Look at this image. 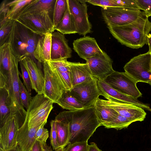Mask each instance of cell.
<instances>
[{"mask_svg": "<svg viewBox=\"0 0 151 151\" xmlns=\"http://www.w3.org/2000/svg\"><path fill=\"white\" fill-rule=\"evenodd\" d=\"M55 120L69 124L70 132L69 144L88 141L96 129L101 126L94 106L75 111H64Z\"/></svg>", "mask_w": 151, "mask_h": 151, "instance_id": "cell-1", "label": "cell"}, {"mask_svg": "<svg viewBox=\"0 0 151 151\" xmlns=\"http://www.w3.org/2000/svg\"><path fill=\"white\" fill-rule=\"evenodd\" d=\"M148 18L145 13L129 24L107 27L113 37L122 45L138 49L147 45V36L151 31V22Z\"/></svg>", "mask_w": 151, "mask_h": 151, "instance_id": "cell-2", "label": "cell"}, {"mask_svg": "<svg viewBox=\"0 0 151 151\" xmlns=\"http://www.w3.org/2000/svg\"><path fill=\"white\" fill-rule=\"evenodd\" d=\"M41 37L14 21L7 43L20 60L29 57L35 61L34 52Z\"/></svg>", "mask_w": 151, "mask_h": 151, "instance_id": "cell-3", "label": "cell"}, {"mask_svg": "<svg viewBox=\"0 0 151 151\" xmlns=\"http://www.w3.org/2000/svg\"><path fill=\"white\" fill-rule=\"evenodd\" d=\"M53 103L43 94L37 93L32 98L25 121L29 128L45 125L53 108Z\"/></svg>", "mask_w": 151, "mask_h": 151, "instance_id": "cell-4", "label": "cell"}, {"mask_svg": "<svg viewBox=\"0 0 151 151\" xmlns=\"http://www.w3.org/2000/svg\"><path fill=\"white\" fill-rule=\"evenodd\" d=\"M48 11L26 13L19 16L14 21L20 23L34 33L40 36L52 33L55 26Z\"/></svg>", "mask_w": 151, "mask_h": 151, "instance_id": "cell-5", "label": "cell"}, {"mask_svg": "<svg viewBox=\"0 0 151 151\" xmlns=\"http://www.w3.org/2000/svg\"><path fill=\"white\" fill-rule=\"evenodd\" d=\"M19 60V58L15 53L10 72L6 80V85L13 101L16 116L20 127L25 121L27 112L22 105L20 96L19 75L20 73L18 67Z\"/></svg>", "mask_w": 151, "mask_h": 151, "instance_id": "cell-6", "label": "cell"}, {"mask_svg": "<svg viewBox=\"0 0 151 151\" xmlns=\"http://www.w3.org/2000/svg\"><path fill=\"white\" fill-rule=\"evenodd\" d=\"M101 12L107 27L121 26L129 24L145 13L139 9L114 7L101 8Z\"/></svg>", "mask_w": 151, "mask_h": 151, "instance_id": "cell-7", "label": "cell"}, {"mask_svg": "<svg viewBox=\"0 0 151 151\" xmlns=\"http://www.w3.org/2000/svg\"><path fill=\"white\" fill-rule=\"evenodd\" d=\"M151 53L148 52L132 58L124 65L125 71L137 82L151 80Z\"/></svg>", "mask_w": 151, "mask_h": 151, "instance_id": "cell-8", "label": "cell"}, {"mask_svg": "<svg viewBox=\"0 0 151 151\" xmlns=\"http://www.w3.org/2000/svg\"><path fill=\"white\" fill-rule=\"evenodd\" d=\"M119 92L135 99L142 96L137 88V82L126 72L114 71L103 80Z\"/></svg>", "mask_w": 151, "mask_h": 151, "instance_id": "cell-9", "label": "cell"}, {"mask_svg": "<svg viewBox=\"0 0 151 151\" xmlns=\"http://www.w3.org/2000/svg\"><path fill=\"white\" fill-rule=\"evenodd\" d=\"M70 90L72 95L84 108L94 106L101 95L98 86L97 79L94 77L91 80L73 86Z\"/></svg>", "mask_w": 151, "mask_h": 151, "instance_id": "cell-10", "label": "cell"}, {"mask_svg": "<svg viewBox=\"0 0 151 151\" xmlns=\"http://www.w3.org/2000/svg\"><path fill=\"white\" fill-rule=\"evenodd\" d=\"M68 1L77 33L80 35H85L91 33L92 25L88 19L86 0Z\"/></svg>", "mask_w": 151, "mask_h": 151, "instance_id": "cell-11", "label": "cell"}, {"mask_svg": "<svg viewBox=\"0 0 151 151\" xmlns=\"http://www.w3.org/2000/svg\"><path fill=\"white\" fill-rule=\"evenodd\" d=\"M86 61L92 76L98 79L104 80L115 71L112 68V60L104 51Z\"/></svg>", "mask_w": 151, "mask_h": 151, "instance_id": "cell-12", "label": "cell"}, {"mask_svg": "<svg viewBox=\"0 0 151 151\" xmlns=\"http://www.w3.org/2000/svg\"><path fill=\"white\" fill-rule=\"evenodd\" d=\"M19 124L15 115L9 116L0 127V150L7 151L17 145Z\"/></svg>", "mask_w": 151, "mask_h": 151, "instance_id": "cell-13", "label": "cell"}, {"mask_svg": "<svg viewBox=\"0 0 151 151\" xmlns=\"http://www.w3.org/2000/svg\"><path fill=\"white\" fill-rule=\"evenodd\" d=\"M43 64L45 79L43 94L53 103H56L65 89L47 62H44Z\"/></svg>", "mask_w": 151, "mask_h": 151, "instance_id": "cell-14", "label": "cell"}, {"mask_svg": "<svg viewBox=\"0 0 151 151\" xmlns=\"http://www.w3.org/2000/svg\"><path fill=\"white\" fill-rule=\"evenodd\" d=\"M97 83L101 95L108 100L132 104L151 112V108L148 104L119 92L103 80L97 79Z\"/></svg>", "mask_w": 151, "mask_h": 151, "instance_id": "cell-15", "label": "cell"}, {"mask_svg": "<svg viewBox=\"0 0 151 151\" xmlns=\"http://www.w3.org/2000/svg\"><path fill=\"white\" fill-rule=\"evenodd\" d=\"M105 103L115 110L119 114L132 122H142L147 113L144 109L135 105L127 103L102 99Z\"/></svg>", "mask_w": 151, "mask_h": 151, "instance_id": "cell-16", "label": "cell"}, {"mask_svg": "<svg viewBox=\"0 0 151 151\" xmlns=\"http://www.w3.org/2000/svg\"><path fill=\"white\" fill-rule=\"evenodd\" d=\"M52 35L50 60L70 58L72 51L64 35L58 31H54Z\"/></svg>", "mask_w": 151, "mask_h": 151, "instance_id": "cell-17", "label": "cell"}, {"mask_svg": "<svg viewBox=\"0 0 151 151\" xmlns=\"http://www.w3.org/2000/svg\"><path fill=\"white\" fill-rule=\"evenodd\" d=\"M27 70L31 80L32 89L37 93L43 94L45 81L42 70L32 58L25 57L20 60Z\"/></svg>", "mask_w": 151, "mask_h": 151, "instance_id": "cell-18", "label": "cell"}, {"mask_svg": "<svg viewBox=\"0 0 151 151\" xmlns=\"http://www.w3.org/2000/svg\"><path fill=\"white\" fill-rule=\"evenodd\" d=\"M73 46V49L80 58L86 61L103 51L99 47L95 38L89 36L74 40Z\"/></svg>", "mask_w": 151, "mask_h": 151, "instance_id": "cell-19", "label": "cell"}, {"mask_svg": "<svg viewBox=\"0 0 151 151\" xmlns=\"http://www.w3.org/2000/svg\"><path fill=\"white\" fill-rule=\"evenodd\" d=\"M49 65L63 86L65 90L72 87L71 72L69 61L66 59L47 61Z\"/></svg>", "mask_w": 151, "mask_h": 151, "instance_id": "cell-20", "label": "cell"}, {"mask_svg": "<svg viewBox=\"0 0 151 151\" xmlns=\"http://www.w3.org/2000/svg\"><path fill=\"white\" fill-rule=\"evenodd\" d=\"M0 127L2 126L10 116L16 112L13 101L5 82L0 81Z\"/></svg>", "mask_w": 151, "mask_h": 151, "instance_id": "cell-21", "label": "cell"}, {"mask_svg": "<svg viewBox=\"0 0 151 151\" xmlns=\"http://www.w3.org/2000/svg\"><path fill=\"white\" fill-rule=\"evenodd\" d=\"M41 126L29 128L27 123L24 122L18 130L17 137V145L21 151L31 150L36 141V133Z\"/></svg>", "mask_w": 151, "mask_h": 151, "instance_id": "cell-22", "label": "cell"}, {"mask_svg": "<svg viewBox=\"0 0 151 151\" xmlns=\"http://www.w3.org/2000/svg\"><path fill=\"white\" fill-rule=\"evenodd\" d=\"M69 64L71 72L72 87L93 78L87 63L69 62Z\"/></svg>", "mask_w": 151, "mask_h": 151, "instance_id": "cell-23", "label": "cell"}, {"mask_svg": "<svg viewBox=\"0 0 151 151\" xmlns=\"http://www.w3.org/2000/svg\"><path fill=\"white\" fill-rule=\"evenodd\" d=\"M52 33H48L39 38L34 52V56L40 63L51 60Z\"/></svg>", "mask_w": 151, "mask_h": 151, "instance_id": "cell-24", "label": "cell"}, {"mask_svg": "<svg viewBox=\"0 0 151 151\" xmlns=\"http://www.w3.org/2000/svg\"><path fill=\"white\" fill-rule=\"evenodd\" d=\"M14 53L9 43L0 46V77L6 81L10 72Z\"/></svg>", "mask_w": 151, "mask_h": 151, "instance_id": "cell-25", "label": "cell"}, {"mask_svg": "<svg viewBox=\"0 0 151 151\" xmlns=\"http://www.w3.org/2000/svg\"><path fill=\"white\" fill-rule=\"evenodd\" d=\"M96 115L101 126L104 127L117 118L119 114L99 98L94 105Z\"/></svg>", "mask_w": 151, "mask_h": 151, "instance_id": "cell-26", "label": "cell"}, {"mask_svg": "<svg viewBox=\"0 0 151 151\" xmlns=\"http://www.w3.org/2000/svg\"><path fill=\"white\" fill-rule=\"evenodd\" d=\"M56 1L32 0L23 8L18 16L25 13L39 12L45 11H48L50 14L53 13Z\"/></svg>", "mask_w": 151, "mask_h": 151, "instance_id": "cell-27", "label": "cell"}, {"mask_svg": "<svg viewBox=\"0 0 151 151\" xmlns=\"http://www.w3.org/2000/svg\"><path fill=\"white\" fill-rule=\"evenodd\" d=\"M56 103L63 109L70 111L84 109L83 105L72 95L70 90H64L61 97Z\"/></svg>", "mask_w": 151, "mask_h": 151, "instance_id": "cell-28", "label": "cell"}, {"mask_svg": "<svg viewBox=\"0 0 151 151\" xmlns=\"http://www.w3.org/2000/svg\"><path fill=\"white\" fill-rule=\"evenodd\" d=\"M55 30L64 34L77 33L76 29L70 13L68 3L65 15L60 22L55 27Z\"/></svg>", "mask_w": 151, "mask_h": 151, "instance_id": "cell-29", "label": "cell"}, {"mask_svg": "<svg viewBox=\"0 0 151 151\" xmlns=\"http://www.w3.org/2000/svg\"><path fill=\"white\" fill-rule=\"evenodd\" d=\"M55 120L58 142L60 147L64 148L70 143V132L69 124L64 121Z\"/></svg>", "mask_w": 151, "mask_h": 151, "instance_id": "cell-30", "label": "cell"}, {"mask_svg": "<svg viewBox=\"0 0 151 151\" xmlns=\"http://www.w3.org/2000/svg\"><path fill=\"white\" fill-rule=\"evenodd\" d=\"M32 0H15L7 2V4L9 10L7 17L15 20L23 8L30 3Z\"/></svg>", "mask_w": 151, "mask_h": 151, "instance_id": "cell-31", "label": "cell"}, {"mask_svg": "<svg viewBox=\"0 0 151 151\" xmlns=\"http://www.w3.org/2000/svg\"><path fill=\"white\" fill-rule=\"evenodd\" d=\"M68 6V0H56L53 13L52 19L55 27L63 18Z\"/></svg>", "mask_w": 151, "mask_h": 151, "instance_id": "cell-32", "label": "cell"}, {"mask_svg": "<svg viewBox=\"0 0 151 151\" xmlns=\"http://www.w3.org/2000/svg\"><path fill=\"white\" fill-rule=\"evenodd\" d=\"M14 21L8 18L0 24V46L7 43Z\"/></svg>", "mask_w": 151, "mask_h": 151, "instance_id": "cell-33", "label": "cell"}, {"mask_svg": "<svg viewBox=\"0 0 151 151\" xmlns=\"http://www.w3.org/2000/svg\"><path fill=\"white\" fill-rule=\"evenodd\" d=\"M133 122L127 118L118 114L114 121L104 126L107 129L114 128L117 130L127 128Z\"/></svg>", "mask_w": 151, "mask_h": 151, "instance_id": "cell-34", "label": "cell"}, {"mask_svg": "<svg viewBox=\"0 0 151 151\" xmlns=\"http://www.w3.org/2000/svg\"><path fill=\"white\" fill-rule=\"evenodd\" d=\"M19 84L21 103L23 106L26 108L27 110L28 109L32 97L31 96V94L28 91L20 78L19 80Z\"/></svg>", "mask_w": 151, "mask_h": 151, "instance_id": "cell-35", "label": "cell"}, {"mask_svg": "<svg viewBox=\"0 0 151 151\" xmlns=\"http://www.w3.org/2000/svg\"><path fill=\"white\" fill-rule=\"evenodd\" d=\"M88 141L69 144L64 148V151H88Z\"/></svg>", "mask_w": 151, "mask_h": 151, "instance_id": "cell-36", "label": "cell"}, {"mask_svg": "<svg viewBox=\"0 0 151 151\" xmlns=\"http://www.w3.org/2000/svg\"><path fill=\"white\" fill-rule=\"evenodd\" d=\"M51 129L50 132V140L51 145L53 150H55L60 147L58 141L57 135L56 128V121L52 120L50 122Z\"/></svg>", "mask_w": 151, "mask_h": 151, "instance_id": "cell-37", "label": "cell"}, {"mask_svg": "<svg viewBox=\"0 0 151 151\" xmlns=\"http://www.w3.org/2000/svg\"><path fill=\"white\" fill-rule=\"evenodd\" d=\"M19 63L22 71L21 76L23 81L24 84L28 91L31 94V91L32 89L29 73L22 62L19 61Z\"/></svg>", "mask_w": 151, "mask_h": 151, "instance_id": "cell-38", "label": "cell"}, {"mask_svg": "<svg viewBox=\"0 0 151 151\" xmlns=\"http://www.w3.org/2000/svg\"><path fill=\"white\" fill-rule=\"evenodd\" d=\"M86 2L100 6L101 8L118 7L115 0H86Z\"/></svg>", "mask_w": 151, "mask_h": 151, "instance_id": "cell-39", "label": "cell"}, {"mask_svg": "<svg viewBox=\"0 0 151 151\" xmlns=\"http://www.w3.org/2000/svg\"><path fill=\"white\" fill-rule=\"evenodd\" d=\"M140 10L143 11L148 17L151 16V0H135Z\"/></svg>", "mask_w": 151, "mask_h": 151, "instance_id": "cell-40", "label": "cell"}, {"mask_svg": "<svg viewBox=\"0 0 151 151\" xmlns=\"http://www.w3.org/2000/svg\"><path fill=\"white\" fill-rule=\"evenodd\" d=\"M45 125L41 126L37 130L36 134V140L42 143H46L49 136L47 129L44 128Z\"/></svg>", "mask_w": 151, "mask_h": 151, "instance_id": "cell-41", "label": "cell"}, {"mask_svg": "<svg viewBox=\"0 0 151 151\" xmlns=\"http://www.w3.org/2000/svg\"><path fill=\"white\" fill-rule=\"evenodd\" d=\"M8 1H3L0 6V24L7 19V15L9 10L7 4Z\"/></svg>", "mask_w": 151, "mask_h": 151, "instance_id": "cell-42", "label": "cell"}, {"mask_svg": "<svg viewBox=\"0 0 151 151\" xmlns=\"http://www.w3.org/2000/svg\"><path fill=\"white\" fill-rule=\"evenodd\" d=\"M32 150V151H42V143L36 140Z\"/></svg>", "mask_w": 151, "mask_h": 151, "instance_id": "cell-43", "label": "cell"}, {"mask_svg": "<svg viewBox=\"0 0 151 151\" xmlns=\"http://www.w3.org/2000/svg\"><path fill=\"white\" fill-rule=\"evenodd\" d=\"M88 151H102L98 147L96 144L94 142H92L89 145Z\"/></svg>", "mask_w": 151, "mask_h": 151, "instance_id": "cell-44", "label": "cell"}, {"mask_svg": "<svg viewBox=\"0 0 151 151\" xmlns=\"http://www.w3.org/2000/svg\"><path fill=\"white\" fill-rule=\"evenodd\" d=\"M42 151H53L51 146L48 145L46 143H42Z\"/></svg>", "mask_w": 151, "mask_h": 151, "instance_id": "cell-45", "label": "cell"}, {"mask_svg": "<svg viewBox=\"0 0 151 151\" xmlns=\"http://www.w3.org/2000/svg\"><path fill=\"white\" fill-rule=\"evenodd\" d=\"M147 42L149 47L148 52L151 53V34L150 33L147 36Z\"/></svg>", "mask_w": 151, "mask_h": 151, "instance_id": "cell-46", "label": "cell"}, {"mask_svg": "<svg viewBox=\"0 0 151 151\" xmlns=\"http://www.w3.org/2000/svg\"><path fill=\"white\" fill-rule=\"evenodd\" d=\"M7 151H21V150H20L19 147L17 145V146Z\"/></svg>", "mask_w": 151, "mask_h": 151, "instance_id": "cell-47", "label": "cell"}, {"mask_svg": "<svg viewBox=\"0 0 151 151\" xmlns=\"http://www.w3.org/2000/svg\"><path fill=\"white\" fill-rule=\"evenodd\" d=\"M64 148L63 147H60L55 150V151H64Z\"/></svg>", "mask_w": 151, "mask_h": 151, "instance_id": "cell-48", "label": "cell"}, {"mask_svg": "<svg viewBox=\"0 0 151 151\" xmlns=\"http://www.w3.org/2000/svg\"><path fill=\"white\" fill-rule=\"evenodd\" d=\"M148 83L151 86V80L149 81L147 83Z\"/></svg>", "mask_w": 151, "mask_h": 151, "instance_id": "cell-49", "label": "cell"}, {"mask_svg": "<svg viewBox=\"0 0 151 151\" xmlns=\"http://www.w3.org/2000/svg\"><path fill=\"white\" fill-rule=\"evenodd\" d=\"M150 66H151V60H150Z\"/></svg>", "mask_w": 151, "mask_h": 151, "instance_id": "cell-50", "label": "cell"}, {"mask_svg": "<svg viewBox=\"0 0 151 151\" xmlns=\"http://www.w3.org/2000/svg\"><path fill=\"white\" fill-rule=\"evenodd\" d=\"M30 151H32V150H31Z\"/></svg>", "mask_w": 151, "mask_h": 151, "instance_id": "cell-51", "label": "cell"}, {"mask_svg": "<svg viewBox=\"0 0 151 151\" xmlns=\"http://www.w3.org/2000/svg\"><path fill=\"white\" fill-rule=\"evenodd\" d=\"M0 151H1V150H0Z\"/></svg>", "mask_w": 151, "mask_h": 151, "instance_id": "cell-52", "label": "cell"}]
</instances>
